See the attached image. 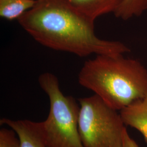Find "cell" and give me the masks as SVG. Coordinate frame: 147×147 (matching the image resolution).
Instances as JSON below:
<instances>
[{
  "instance_id": "6",
  "label": "cell",
  "mask_w": 147,
  "mask_h": 147,
  "mask_svg": "<svg viewBox=\"0 0 147 147\" xmlns=\"http://www.w3.org/2000/svg\"><path fill=\"white\" fill-rule=\"evenodd\" d=\"M119 111L125 125L140 132L147 143V94Z\"/></svg>"
},
{
  "instance_id": "4",
  "label": "cell",
  "mask_w": 147,
  "mask_h": 147,
  "mask_svg": "<svg viewBox=\"0 0 147 147\" xmlns=\"http://www.w3.org/2000/svg\"><path fill=\"white\" fill-rule=\"evenodd\" d=\"M78 101L79 131L84 147H122L126 127L120 113L95 94Z\"/></svg>"
},
{
  "instance_id": "7",
  "label": "cell",
  "mask_w": 147,
  "mask_h": 147,
  "mask_svg": "<svg viewBox=\"0 0 147 147\" xmlns=\"http://www.w3.org/2000/svg\"><path fill=\"white\" fill-rule=\"evenodd\" d=\"M77 10L92 20L116 11L123 0H68Z\"/></svg>"
},
{
  "instance_id": "1",
  "label": "cell",
  "mask_w": 147,
  "mask_h": 147,
  "mask_svg": "<svg viewBox=\"0 0 147 147\" xmlns=\"http://www.w3.org/2000/svg\"><path fill=\"white\" fill-rule=\"evenodd\" d=\"M18 20L36 42L54 50L81 57L118 56L131 51L123 42L99 38L95 32L94 20L68 0H36L34 6Z\"/></svg>"
},
{
  "instance_id": "10",
  "label": "cell",
  "mask_w": 147,
  "mask_h": 147,
  "mask_svg": "<svg viewBox=\"0 0 147 147\" xmlns=\"http://www.w3.org/2000/svg\"><path fill=\"white\" fill-rule=\"evenodd\" d=\"M13 129L2 128L0 130V147H20L18 137Z\"/></svg>"
},
{
  "instance_id": "11",
  "label": "cell",
  "mask_w": 147,
  "mask_h": 147,
  "mask_svg": "<svg viewBox=\"0 0 147 147\" xmlns=\"http://www.w3.org/2000/svg\"><path fill=\"white\" fill-rule=\"evenodd\" d=\"M122 147H139L135 141L129 135L126 127L123 132Z\"/></svg>"
},
{
  "instance_id": "3",
  "label": "cell",
  "mask_w": 147,
  "mask_h": 147,
  "mask_svg": "<svg viewBox=\"0 0 147 147\" xmlns=\"http://www.w3.org/2000/svg\"><path fill=\"white\" fill-rule=\"evenodd\" d=\"M38 82L50 101L47 118L41 121L47 147H84L79 131V103L73 96L63 94L53 74H42Z\"/></svg>"
},
{
  "instance_id": "5",
  "label": "cell",
  "mask_w": 147,
  "mask_h": 147,
  "mask_svg": "<svg viewBox=\"0 0 147 147\" xmlns=\"http://www.w3.org/2000/svg\"><path fill=\"white\" fill-rule=\"evenodd\" d=\"M1 125H6L17 135L20 147H47L42 133V123L30 120H13L2 118Z\"/></svg>"
},
{
  "instance_id": "9",
  "label": "cell",
  "mask_w": 147,
  "mask_h": 147,
  "mask_svg": "<svg viewBox=\"0 0 147 147\" xmlns=\"http://www.w3.org/2000/svg\"><path fill=\"white\" fill-rule=\"evenodd\" d=\"M147 11V0H123L114 15L123 20L138 17Z\"/></svg>"
},
{
  "instance_id": "2",
  "label": "cell",
  "mask_w": 147,
  "mask_h": 147,
  "mask_svg": "<svg viewBox=\"0 0 147 147\" xmlns=\"http://www.w3.org/2000/svg\"><path fill=\"white\" fill-rule=\"evenodd\" d=\"M78 80L117 111L147 94V69L138 60L123 55H96L86 61Z\"/></svg>"
},
{
  "instance_id": "8",
  "label": "cell",
  "mask_w": 147,
  "mask_h": 147,
  "mask_svg": "<svg viewBox=\"0 0 147 147\" xmlns=\"http://www.w3.org/2000/svg\"><path fill=\"white\" fill-rule=\"evenodd\" d=\"M35 3L36 0H0V16L8 20H18Z\"/></svg>"
}]
</instances>
